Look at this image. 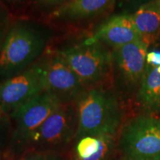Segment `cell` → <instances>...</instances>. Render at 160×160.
<instances>
[{"instance_id": "obj_7", "label": "cell", "mask_w": 160, "mask_h": 160, "mask_svg": "<svg viewBox=\"0 0 160 160\" xmlns=\"http://www.w3.org/2000/svg\"><path fill=\"white\" fill-rule=\"evenodd\" d=\"M63 104L57 96L45 91L10 113L15 125L16 142L25 145L30 136Z\"/></svg>"}, {"instance_id": "obj_18", "label": "cell", "mask_w": 160, "mask_h": 160, "mask_svg": "<svg viewBox=\"0 0 160 160\" xmlns=\"http://www.w3.org/2000/svg\"><path fill=\"white\" fill-rule=\"evenodd\" d=\"M146 64L155 68L160 66V50H153L148 53L146 57Z\"/></svg>"}, {"instance_id": "obj_10", "label": "cell", "mask_w": 160, "mask_h": 160, "mask_svg": "<svg viewBox=\"0 0 160 160\" xmlns=\"http://www.w3.org/2000/svg\"><path fill=\"white\" fill-rule=\"evenodd\" d=\"M88 39L117 49L141 39V37L133 15L122 13L113 16L105 21Z\"/></svg>"}, {"instance_id": "obj_2", "label": "cell", "mask_w": 160, "mask_h": 160, "mask_svg": "<svg viewBox=\"0 0 160 160\" xmlns=\"http://www.w3.org/2000/svg\"><path fill=\"white\" fill-rule=\"evenodd\" d=\"M47 40L45 33L31 24H13L0 46V79L14 77L33 65L45 49Z\"/></svg>"}, {"instance_id": "obj_15", "label": "cell", "mask_w": 160, "mask_h": 160, "mask_svg": "<svg viewBox=\"0 0 160 160\" xmlns=\"http://www.w3.org/2000/svg\"><path fill=\"white\" fill-rule=\"evenodd\" d=\"M100 141L99 148L97 153L91 157L80 160H108L112 153L113 147V137H98Z\"/></svg>"}, {"instance_id": "obj_22", "label": "cell", "mask_w": 160, "mask_h": 160, "mask_svg": "<svg viewBox=\"0 0 160 160\" xmlns=\"http://www.w3.org/2000/svg\"><path fill=\"white\" fill-rule=\"evenodd\" d=\"M159 1H160V0H159Z\"/></svg>"}, {"instance_id": "obj_4", "label": "cell", "mask_w": 160, "mask_h": 160, "mask_svg": "<svg viewBox=\"0 0 160 160\" xmlns=\"http://www.w3.org/2000/svg\"><path fill=\"white\" fill-rule=\"evenodd\" d=\"M77 128V104L63 103L30 136L25 145L29 152H60L75 139Z\"/></svg>"}, {"instance_id": "obj_20", "label": "cell", "mask_w": 160, "mask_h": 160, "mask_svg": "<svg viewBox=\"0 0 160 160\" xmlns=\"http://www.w3.org/2000/svg\"><path fill=\"white\" fill-rule=\"evenodd\" d=\"M4 116H5V114H4V113H3L2 110L1 106H0V119H1L2 118H3Z\"/></svg>"}, {"instance_id": "obj_5", "label": "cell", "mask_w": 160, "mask_h": 160, "mask_svg": "<svg viewBox=\"0 0 160 160\" xmlns=\"http://www.w3.org/2000/svg\"><path fill=\"white\" fill-rule=\"evenodd\" d=\"M120 148L128 160H160V119L133 118L122 130Z\"/></svg>"}, {"instance_id": "obj_19", "label": "cell", "mask_w": 160, "mask_h": 160, "mask_svg": "<svg viewBox=\"0 0 160 160\" xmlns=\"http://www.w3.org/2000/svg\"><path fill=\"white\" fill-rule=\"evenodd\" d=\"M38 2L45 6H59L69 0H37Z\"/></svg>"}, {"instance_id": "obj_1", "label": "cell", "mask_w": 160, "mask_h": 160, "mask_svg": "<svg viewBox=\"0 0 160 160\" xmlns=\"http://www.w3.org/2000/svg\"><path fill=\"white\" fill-rule=\"evenodd\" d=\"M78 128L75 139L86 137H113L122 120V112L113 93L91 88L77 100Z\"/></svg>"}, {"instance_id": "obj_8", "label": "cell", "mask_w": 160, "mask_h": 160, "mask_svg": "<svg viewBox=\"0 0 160 160\" xmlns=\"http://www.w3.org/2000/svg\"><path fill=\"white\" fill-rule=\"evenodd\" d=\"M148 46L142 39L113 49V70L126 87H135L142 82L146 70Z\"/></svg>"}, {"instance_id": "obj_12", "label": "cell", "mask_w": 160, "mask_h": 160, "mask_svg": "<svg viewBox=\"0 0 160 160\" xmlns=\"http://www.w3.org/2000/svg\"><path fill=\"white\" fill-rule=\"evenodd\" d=\"M141 39L148 47L160 37V1L153 0L140 6L133 15Z\"/></svg>"}, {"instance_id": "obj_11", "label": "cell", "mask_w": 160, "mask_h": 160, "mask_svg": "<svg viewBox=\"0 0 160 160\" xmlns=\"http://www.w3.org/2000/svg\"><path fill=\"white\" fill-rule=\"evenodd\" d=\"M116 0H69L58 6L51 17L55 19L79 20L104 13L113 7Z\"/></svg>"}, {"instance_id": "obj_6", "label": "cell", "mask_w": 160, "mask_h": 160, "mask_svg": "<svg viewBox=\"0 0 160 160\" xmlns=\"http://www.w3.org/2000/svg\"><path fill=\"white\" fill-rule=\"evenodd\" d=\"M46 88V62H37L28 68L0 83V106L7 115L40 94Z\"/></svg>"}, {"instance_id": "obj_21", "label": "cell", "mask_w": 160, "mask_h": 160, "mask_svg": "<svg viewBox=\"0 0 160 160\" xmlns=\"http://www.w3.org/2000/svg\"><path fill=\"white\" fill-rule=\"evenodd\" d=\"M8 1H16V0H8Z\"/></svg>"}, {"instance_id": "obj_9", "label": "cell", "mask_w": 160, "mask_h": 160, "mask_svg": "<svg viewBox=\"0 0 160 160\" xmlns=\"http://www.w3.org/2000/svg\"><path fill=\"white\" fill-rule=\"evenodd\" d=\"M45 91L65 103L77 101L86 90L74 72L57 53L46 61Z\"/></svg>"}, {"instance_id": "obj_13", "label": "cell", "mask_w": 160, "mask_h": 160, "mask_svg": "<svg viewBox=\"0 0 160 160\" xmlns=\"http://www.w3.org/2000/svg\"><path fill=\"white\" fill-rule=\"evenodd\" d=\"M138 99L148 111H160V66L153 68L146 65L145 75L138 93Z\"/></svg>"}, {"instance_id": "obj_17", "label": "cell", "mask_w": 160, "mask_h": 160, "mask_svg": "<svg viewBox=\"0 0 160 160\" xmlns=\"http://www.w3.org/2000/svg\"><path fill=\"white\" fill-rule=\"evenodd\" d=\"M8 28V17L5 11L0 8V46L2 43Z\"/></svg>"}, {"instance_id": "obj_3", "label": "cell", "mask_w": 160, "mask_h": 160, "mask_svg": "<svg viewBox=\"0 0 160 160\" xmlns=\"http://www.w3.org/2000/svg\"><path fill=\"white\" fill-rule=\"evenodd\" d=\"M77 76L82 85L95 88L105 82L113 71V57L99 42L85 39L83 42L57 51Z\"/></svg>"}, {"instance_id": "obj_16", "label": "cell", "mask_w": 160, "mask_h": 160, "mask_svg": "<svg viewBox=\"0 0 160 160\" xmlns=\"http://www.w3.org/2000/svg\"><path fill=\"white\" fill-rule=\"evenodd\" d=\"M19 160H65L60 152L31 151L28 152Z\"/></svg>"}, {"instance_id": "obj_14", "label": "cell", "mask_w": 160, "mask_h": 160, "mask_svg": "<svg viewBox=\"0 0 160 160\" xmlns=\"http://www.w3.org/2000/svg\"><path fill=\"white\" fill-rule=\"evenodd\" d=\"M100 141L98 137H86L78 140L73 153L72 160L85 159L97 153L99 148Z\"/></svg>"}]
</instances>
